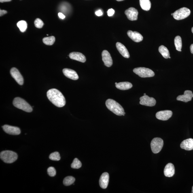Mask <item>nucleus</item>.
I'll return each instance as SVG.
<instances>
[{"label": "nucleus", "instance_id": "1", "mask_svg": "<svg viewBox=\"0 0 193 193\" xmlns=\"http://www.w3.org/2000/svg\"><path fill=\"white\" fill-rule=\"evenodd\" d=\"M48 99L54 105L58 107H62L66 105V100L62 93L56 89L50 90L47 92Z\"/></svg>", "mask_w": 193, "mask_h": 193}, {"label": "nucleus", "instance_id": "2", "mask_svg": "<svg viewBox=\"0 0 193 193\" xmlns=\"http://www.w3.org/2000/svg\"><path fill=\"white\" fill-rule=\"evenodd\" d=\"M106 105L108 109L117 116H124L125 114L124 109L122 106L114 100H107L106 101Z\"/></svg>", "mask_w": 193, "mask_h": 193}, {"label": "nucleus", "instance_id": "3", "mask_svg": "<svg viewBox=\"0 0 193 193\" xmlns=\"http://www.w3.org/2000/svg\"><path fill=\"white\" fill-rule=\"evenodd\" d=\"M13 105L17 108L22 109L27 112H31L33 111L32 107L22 98H15L13 101Z\"/></svg>", "mask_w": 193, "mask_h": 193}, {"label": "nucleus", "instance_id": "4", "mask_svg": "<svg viewBox=\"0 0 193 193\" xmlns=\"http://www.w3.org/2000/svg\"><path fill=\"white\" fill-rule=\"evenodd\" d=\"M17 153L11 151H2L0 154V158L4 162L7 164H12L17 159Z\"/></svg>", "mask_w": 193, "mask_h": 193}, {"label": "nucleus", "instance_id": "5", "mask_svg": "<svg viewBox=\"0 0 193 193\" xmlns=\"http://www.w3.org/2000/svg\"><path fill=\"white\" fill-rule=\"evenodd\" d=\"M134 73L142 78L151 77L155 75L154 71L150 69L145 67H138L133 70Z\"/></svg>", "mask_w": 193, "mask_h": 193}, {"label": "nucleus", "instance_id": "6", "mask_svg": "<svg viewBox=\"0 0 193 193\" xmlns=\"http://www.w3.org/2000/svg\"><path fill=\"white\" fill-rule=\"evenodd\" d=\"M164 146V141L161 138L156 137L152 140L151 143V150L154 154L160 152Z\"/></svg>", "mask_w": 193, "mask_h": 193}, {"label": "nucleus", "instance_id": "7", "mask_svg": "<svg viewBox=\"0 0 193 193\" xmlns=\"http://www.w3.org/2000/svg\"><path fill=\"white\" fill-rule=\"evenodd\" d=\"M191 13L190 9L186 7H183L173 13V17L177 20L184 19L187 17Z\"/></svg>", "mask_w": 193, "mask_h": 193}, {"label": "nucleus", "instance_id": "8", "mask_svg": "<svg viewBox=\"0 0 193 193\" xmlns=\"http://www.w3.org/2000/svg\"><path fill=\"white\" fill-rule=\"evenodd\" d=\"M139 103L147 106L152 107L156 105V101L154 98L150 97L147 95H144L140 98Z\"/></svg>", "mask_w": 193, "mask_h": 193}, {"label": "nucleus", "instance_id": "9", "mask_svg": "<svg viewBox=\"0 0 193 193\" xmlns=\"http://www.w3.org/2000/svg\"><path fill=\"white\" fill-rule=\"evenodd\" d=\"M11 76L19 84L22 85L24 84V79L19 71L16 68H12L10 71Z\"/></svg>", "mask_w": 193, "mask_h": 193}, {"label": "nucleus", "instance_id": "10", "mask_svg": "<svg viewBox=\"0 0 193 193\" xmlns=\"http://www.w3.org/2000/svg\"><path fill=\"white\" fill-rule=\"evenodd\" d=\"M3 130L4 131L9 135H19L21 133L20 130L19 128L8 125H5L2 127Z\"/></svg>", "mask_w": 193, "mask_h": 193}, {"label": "nucleus", "instance_id": "11", "mask_svg": "<svg viewBox=\"0 0 193 193\" xmlns=\"http://www.w3.org/2000/svg\"><path fill=\"white\" fill-rule=\"evenodd\" d=\"M138 14L137 9L133 7H130L125 11V14L128 19L131 21L137 20Z\"/></svg>", "mask_w": 193, "mask_h": 193}, {"label": "nucleus", "instance_id": "12", "mask_svg": "<svg viewBox=\"0 0 193 193\" xmlns=\"http://www.w3.org/2000/svg\"><path fill=\"white\" fill-rule=\"evenodd\" d=\"M173 112L170 110L162 111L156 113V116L157 119L162 121H167L173 115Z\"/></svg>", "mask_w": 193, "mask_h": 193}, {"label": "nucleus", "instance_id": "13", "mask_svg": "<svg viewBox=\"0 0 193 193\" xmlns=\"http://www.w3.org/2000/svg\"><path fill=\"white\" fill-rule=\"evenodd\" d=\"M103 60L105 65L107 67H110L113 64V60L110 54L107 50H104L102 54Z\"/></svg>", "mask_w": 193, "mask_h": 193}, {"label": "nucleus", "instance_id": "14", "mask_svg": "<svg viewBox=\"0 0 193 193\" xmlns=\"http://www.w3.org/2000/svg\"><path fill=\"white\" fill-rule=\"evenodd\" d=\"M193 97V94L191 91L189 90H185L183 95H179L177 96V101H182L185 103L191 101Z\"/></svg>", "mask_w": 193, "mask_h": 193}, {"label": "nucleus", "instance_id": "15", "mask_svg": "<svg viewBox=\"0 0 193 193\" xmlns=\"http://www.w3.org/2000/svg\"><path fill=\"white\" fill-rule=\"evenodd\" d=\"M63 72L66 77L72 80H77L79 78L76 72L72 69H64L63 70Z\"/></svg>", "mask_w": 193, "mask_h": 193}, {"label": "nucleus", "instance_id": "16", "mask_svg": "<svg viewBox=\"0 0 193 193\" xmlns=\"http://www.w3.org/2000/svg\"><path fill=\"white\" fill-rule=\"evenodd\" d=\"M109 181V175L107 173H103L101 176L99 181L100 187L102 188L106 189L108 186Z\"/></svg>", "mask_w": 193, "mask_h": 193}, {"label": "nucleus", "instance_id": "17", "mask_svg": "<svg viewBox=\"0 0 193 193\" xmlns=\"http://www.w3.org/2000/svg\"><path fill=\"white\" fill-rule=\"evenodd\" d=\"M127 33L128 37L136 42H139L143 40L142 36L139 32L128 31Z\"/></svg>", "mask_w": 193, "mask_h": 193}, {"label": "nucleus", "instance_id": "18", "mask_svg": "<svg viewBox=\"0 0 193 193\" xmlns=\"http://www.w3.org/2000/svg\"><path fill=\"white\" fill-rule=\"evenodd\" d=\"M175 173V168L173 164L168 163L164 168V173L166 177H171L173 176Z\"/></svg>", "mask_w": 193, "mask_h": 193}, {"label": "nucleus", "instance_id": "19", "mask_svg": "<svg viewBox=\"0 0 193 193\" xmlns=\"http://www.w3.org/2000/svg\"><path fill=\"white\" fill-rule=\"evenodd\" d=\"M69 57L72 60H76L82 63H84L86 60V58L84 55L79 52H72L69 54Z\"/></svg>", "mask_w": 193, "mask_h": 193}, {"label": "nucleus", "instance_id": "20", "mask_svg": "<svg viewBox=\"0 0 193 193\" xmlns=\"http://www.w3.org/2000/svg\"><path fill=\"white\" fill-rule=\"evenodd\" d=\"M116 47L119 52L124 57L127 58L130 57L129 53L127 49L124 44L120 42H117L116 44Z\"/></svg>", "mask_w": 193, "mask_h": 193}, {"label": "nucleus", "instance_id": "21", "mask_svg": "<svg viewBox=\"0 0 193 193\" xmlns=\"http://www.w3.org/2000/svg\"><path fill=\"white\" fill-rule=\"evenodd\" d=\"M180 147L181 149L187 151H191L193 149V139H187L182 142Z\"/></svg>", "mask_w": 193, "mask_h": 193}, {"label": "nucleus", "instance_id": "22", "mask_svg": "<svg viewBox=\"0 0 193 193\" xmlns=\"http://www.w3.org/2000/svg\"><path fill=\"white\" fill-rule=\"evenodd\" d=\"M132 84L131 83L127 82L117 83L116 85V87L118 89L121 90H126L132 88Z\"/></svg>", "mask_w": 193, "mask_h": 193}, {"label": "nucleus", "instance_id": "23", "mask_svg": "<svg viewBox=\"0 0 193 193\" xmlns=\"http://www.w3.org/2000/svg\"><path fill=\"white\" fill-rule=\"evenodd\" d=\"M140 5L142 9L146 11L150 10L151 8V3L149 0H139Z\"/></svg>", "mask_w": 193, "mask_h": 193}, {"label": "nucleus", "instance_id": "24", "mask_svg": "<svg viewBox=\"0 0 193 193\" xmlns=\"http://www.w3.org/2000/svg\"><path fill=\"white\" fill-rule=\"evenodd\" d=\"M159 52L161 54L164 58L167 59L170 57L169 51L168 49L164 45H161L159 48Z\"/></svg>", "mask_w": 193, "mask_h": 193}, {"label": "nucleus", "instance_id": "25", "mask_svg": "<svg viewBox=\"0 0 193 193\" xmlns=\"http://www.w3.org/2000/svg\"><path fill=\"white\" fill-rule=\"evenodd\" d=\"M174 42L176 50L178 51L181 52L182 47V41L181 37L179 36H177L174 40Z\"/></svg>", "mask_w": 193, "mask_h": 193}, {"label": "nucleus", "instance_id": "26", "mask_svg": "<svg viewBox=\"0 0 193 193\" xmlns=\"http://www.w3.org/2000/svg\"><path fill=\"white\" fill-rule=\"evenodd\" d=\"M17 26L19 28L20 31L23 33L27 29V23L25 21L21 20L17 23Z\"/></svg>", "mask_w": 193, "mask_h": 193}, {"label": "nucleus", "instance_id": "27", "mask_svg": "<svg viewBox=\"0 0 193 193\" xmlns=\"http://www.w3.org/2000/svg\"><path fill=\"white\" fill-rule=\"evenodd\" d=\"M55 41V38L52 36L45 37L43 39V41L44 44L47 45H51L54 44Z\"/></svg>", "mask_w": 193, "mask_h": 193}, {"label": "nucleus", "instance_id": "28", "mask_svg": "<svg viewBox=\"0 0 193 193\" xmlns=\"http://www.w3.org/2000/svg\"><path fill=\"white\" fill-rule=\"evenodd\" d=\"M75 179L72 176L66 177L64 179L63 183L66 186H69L74 183Z\"/></svg>", "mask_w": 193, "mask_h": 193}, {"label": "nucleus", "instance_id": "29", "mask_svg": "<svg viewBox=\"0 0 193 193\" xmlns=\"http://www.w3.org/2000/svg\"><path fill=\"white\" fill-rule=\"evenodd\" d=\"M82 165L80 161L78 159L75 158L71 164V167L74 169H79L81 167Z\"/></svg>", "mask_w": 193, "mask_h": 193}, {"label": "nucleus", "instance_id": "30", "mask_svg": "<svg viewBox=\"0 0 193 193\" xmlns=\"http://www.w3.org/2000/svg\"><path fill=\"white\" fill-rule=\"evenodd\" d=\"M49 158L50 160L53 161H60V157L59 153L58 152H55L52 153L49 156Z\"/></svg>", "mask_w": 193, "mask_h": 193}, {"label": "nucleus", "instance_id": "31", "mask_svg": "<svg viewBox=\"0 0 193 193\" xmlns=\"http://www.w3.org/2000/svg\"><path fill=\"white\" fill-rule=\"evenodd\" d=\"M35 24L36 27L38 28H42L44 24L42 20H41L40 19L37 18L35 20Z\"/></svg>", "mask_w": 193, "mask_h": 193}, {"label": "nucleus", "instance_id": "32", "mask_svg": "<svg viewBox=\"0 0 193 193\" xmlns=\"http://www.w3.org/2000/svg\"><path fill=\"white\" fill-rule=\"evenodd\" d=\"M47 173L51 177H54L56 174V170L54 167H50L48 168Z\"/></svg>", "mask_w": 193, "mask_h": 193}, {"label": "nucleus", "instance_id": "33", "mask_svg": "<svg viewBox=\"0 0 193 193\" xmlns=\"http://www.w3.org/2000/svg\"><path fill=\"white\" fill-rule=\"evenodd\" d=\"M115 12V10L113 9H110L107 11V14L109 17L113 16Z\"/></svg>", "mask_w": 193, "mask_h": 193}, {"label": "nucleus", "instance_id": "34", "mask_svg": "<svg viewBox=\"0 0 193 193\" xmlns=\"http://www.w3.org/2000/svg\"><path fill=\"white\" fill-rule=\"evenodd\" d=\"M95 14L98 16H101L103 15V12L101 10H98L95 12Z\"/></svg>", "mask_w": 193, "mask_h": 193}, {"label": "nucleus", "instance_id": "35", "mask_svg": "<svg viewBox=\"0 0 193 193\" xmlns=\"http://www.w3.org/2000/svg\"><path fill=\"white\" fill-rule=\"evenodd\" d=\"M7 12L6 11L4 10H0V16L2 17L3 15L7 14Z\"/></svg>", "mask_w": 193, "mask_h": 193}, {"label": "nucleus", "instance_id": "36", "mask_svg": "<svg viewBox=\"0 0 193 193\" xmlns=\"http://www.w3.org/2000/svg\"><path fill=\"white\" fill-rule=\"evenodd\" d=\"M58 17L61 19H64L65 18V16L62 13H59L58 14Z\"/></svg>", "mask_w": 193, "mask_h": 193}, {"label": "nucleus", "instance_id": "37", "mask_svg": "<svg viewBox=\"0 0 193 193\" xmlns=\"http://www.w3.org/2000/svg\"><path fill=\"white\" fill-rule=\"evenodd\" d=\"M12 0H0L1 3L6 2H11Z\"/></svg>", "mask_w": 193, "mask_h": 193}, {"label": "nucleus", "instance_id": "38", "mask_svg": "<svg viewBox=\"0 0 193 193\" xmlns=\"http://www.w3.org/2000/svg\"><path fill=\"white\" fill-rule=\"evenodd\" d=\"M190 49L191 53L193 54V44L191 45Z\"/></svg>", "mask_w": 193, "mask_h": 193}, {"label": "nucleus", "instance_id": "39", "mask_svg": "<svg viewBox=\"0 0 193 193\" xmlns=\"http://www.w3.org/2000/svg\"><path fill=\"white\" fill-rule=\"evenodd\" d=\"M116 1L118 2H120L124 1V0H116Z\"/></svg>", "mask_w": 193, "mask_h": 193}, {"label": "nucleus", "instance_id": "40", "mask_svg": "<svg viewBox=\"0 0 193 193\" xmlns=\"http://www.w3.org/2000/svg\"><path fill=\"white\" fill-rule=\"evenodd\" d=\"M192 33H193V27L192 28Z\"/></svg>", "mask_w": 193, "mask_h": 193}, {"label": "nucleus", "instance_id": "41", "mask_svg": "<svg viewBox=\"0 0 193 193\" xmlns=\"http://www.w3.org/2000/svg\"><path fill=\"white\" fill-rule=\"evenodd\" d=\"M192 192L193 193V186L192 187Z\"/></svg>", "mask_w": 193, "mask_h": 193}, {"label": "nucleus", "instance_id": "42", "mask_svg": "<svg viewBox=\"0 0 193 193\" xmlns=\"http://www.w3.org/2000/svg\"><path fill=\"white\" fill-rule=\"evenodd\" d=\"M173 13H172L171 15H172V16H173Z\"/></svg>", "mask_w": 193, "mask_h": 193}, {"label": "nucleus", "instance_id": "43", "mask_svg": "<svg viewBox=\"0 0 193 193\" xmlns=\"http://www.w3.org/2000/svg\"><path fill=\"white\" fill-rule=\"evenodd\" d=\"M144 95H146V94L144 93Z\"/></svg>", "mask_w": 193, "mask_h": 193}, {"label": "nucleus", "instance_id": "44", "mask_svg": "<svg viewBox=\"0 0 193 193\" xmlns=\"http://www.w3.org/2000/svg\"><path fill=\"white\" fill-rule=\"evenodd\" d=\"M117 84V82L115 83V84Z\"/></svg>", "mask_w": 193, "mask_h": 193}, {"label": "nucleus", "instance_id": "45", "mask_svg": "<svg viewBox=\"0 0 193 193\" xmlns=\"http://www.w3.org/2000/svg\"><path fill=\"white\" fill-rule=\"evenodd\" d=\"M169 58H171V57H169Z\"/></svg>", "mask_w": 193, "mask_h": 193}, {"label": "nucleus", "instance_id": "46", "mask_svg": "<svg viewBox=\"0 0 193 193\" xmlns=\"http://www.w3.org/2000/svg\"><path fill=\"white\" fill-rule=\"evenodd\" d=\"M20 1H21V0H20Z\"/></svg>", "mask_w": 193, "mask_h": 193}]
</instances>
